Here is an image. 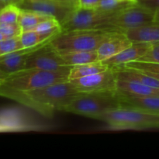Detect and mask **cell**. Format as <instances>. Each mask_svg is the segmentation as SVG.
<instances>
[{
  "instance_id": "6da1fadb",
  "label": "cell",
  "mask_w": 159,
  "mask_h": 159,
  "mask_svg": "<svg viewBox=\"0 0 159 159\" xmlns=\"http://www.w3.org/2000/svg\"><path fill=\"white\" fill-rule=\"evenodd\" d=\"M79 94L70 81H67L23 93H5L2 96L13 99L43 116L52 117L54 112L61 110Z\"/></svg>"
},
{
  "instance_id": "7a4b0ae2",
  "label": "cell",
  "mask_w": 159,
  "mask_h": 159,
  "mask_svg": "<svg viewBox=\"0 0 159 159\" xmlns=\"http://www.w3.org/2000/svg\"><path fill=\"white\" fill-rule=\"evenodd\" d=\"M71 67L58 71L23 69L8 75L0 83V96L8 93H23L57 82L69 81Z\"/></svg>"
},
{
  "instance_id": "3957f363",
  "label": "cell",
  "mask_w": 159,
  "mask_h": 159,
  "mask_svg": "<svg viewBox=\"0 0 159 159\" xmlns=\"http://www.w3.org/2000/svg\"><path fill=\"white\" fill-rule=\"evenodd\" d=\"M117 30H75L61 32L51 40V47L60 54L80 51H96L107 39Z\"/></svg>"
},
{
  "instance_id": "277c9868",
  "label": "cell",
  "mask_w": 159,
  "mask_h": 159,
  "mask_svg": "<svg viewBox=\"0 0 159 159\" xmlns=\"http://www.w3.org/2000/svg\"><path fill=\"white\" fill-rule=\"evenodd\" d=\"M115 130H143L159 128V114L136 109L119 107L103 113L96 118Z\"/></svg>"
},
{
  "instance_id": "5b68a950",
  "label": "cell",
  "mask_w": 159,
  "mask_h": 159,
  "mask_svg": "<svg viewBox=\"0 0 159 159\" xmlns=\"http://www.w3.org/2000/svg\"><path fill=\"white\" fill-rule=\"evenodd\" d=\"M119 107L120 103L116 93H80L65 105L61 111L96 119L103 113Z\"/></svg>"
},
{
  "instance_id": "8992f818",
  "label": "cell",
  "mask_w": 159,
  "mask_h": 159,
  "mask_svg": "<svg viewBox=\"0 0 159 159\" xmlns=\"http://www.w3.org/2000/svg\"><path fill=\"white\" fill-rule=\"evenodd\" d=\"M114 14L97 9L77 8L61 23V32L75 30H111L109 27V22Z\"/></svg>"
},
{
  "instance_id": "52a82bcc",
  "label": "cell",
  "mask_w": 159,
  "mask_h": 159,
  "mask_svg": "<svg viewBox=\"0 0 159 159\" xmlns=\"http://www.w3.org/2000/svg\"><path fill=\"white\" fill-rule=\"evenodd\" d=\"M155 11L138 4L129 6L116 12L109 22V27L124 33L154 22Z\"/></svg>"
},
{
  "instance_id": "ba28073f",
  "label": "cell",
  "mask_w": 159,
  "mask_h": 159,
  "mask_svg": "<svg viewBox=\"0 0 159 159\" xmlns=\"http://www.w3.org/2000/svg\"><path fill=\"white\" fill-rule=\"evenodd\" d=\"M69 81L79 93H114L116 91L117 78L112 68L102 72Z\"/></svg>"
},
{
  "instance_id": "9c48e42d",
  "label": "cell",
  "mask_w": 159,
  "mask_h": 159,
  "mask_svg": "<svg viewBox=\"0 0 159 159\" xmlns=\"http://www.w3.org/2000/svg\"><path fill=\"white\" fill-rule=\"evenodd\" d=\"M51 42V41H50ZM48 43L33 51L26 61L25 69H40L45 71H58L70 66L66 65L61 56Z\"/></svg>"
},
{
  "instance_id": "30bf717a",
  "label": "cell",
  "mask_w": 159,
  "mask_h": 159,
  "mask_svg": "<svg viewBox=\"0 0 159 159\" xmlns=\"http://www.w3.org/2000/svg\"><path fill=\"white\" fill-rule=\"evenodd\" d=\"M19 7L52 16L60 23L75 9L58 0H23Z\"/></svg>"
},
{
  "instance_id": "8fae6325",
  "label": "cell",
  "mask_w": 159,
  "mask_h": 159,
  "mask_svg": "<svg viewBox=\"0 0 159 159\" xmlns=\"http://www.w3.org/2000/svg\"><path fill=\"white\" fill-rule=\"evenodd\" d=\"M121 107L136 109L146 113L159 114V96H139L116 91Z\"/></svg>"
},
{
  "instance_id": "7c38bea8",
  "label": "cell",
  "mask_w": 159,
  "mask_h": 159,
  "mask_svg": "<svg viewBox=\"0 0 159 159\" xmlns=\"http://www.w3.org/2000/svg\"><path fill=\"white\" fill-rule=\"evenodd\" d=\"M151 46L152 43H133L116 55L102 61V63L107 65L109 68H113L138 61L148 52Z\"/></svg>"
},
{
  "instance_id": "4fadbf2b",
  "label": "cell",
  "mask_w": 159,
  "mask_h": 159,
  "mask_svg": "<svg viewBox=\"0 0 159 159\" xmlns=\"http://www.w3.org/2000/svg\"><path fill=\"white\" fill-rule=\"evenodd\" d=\"M49 42L42 43L38 46L33 47V48H23V49L2 56L0 57V70L6 74H12V73L25 69V64H26L28 56L33 51L41 48L42 46Z\"/></svg>"
},
{
  "instance_id": "5bb4252c",
  "label": "cell",
  "mask_w": 159,
  "mask_h": 159,
  "mask_svg": "<svg viewBox=\"0 0 159 159\" xmlns=\"http://www.w3.org/2000/svg\"><path fill=\"white\" fill-rule=\"evenodd\" d=\"M133 43L123 32H116L105 40L97 51L99 61L110 58Z\"/></svg>"
},
{
  "instance_id": "9a60e30c",
  "label": "cell",
  "mask_w": 159,
  "mask_h": 159,
  "mask_svg": "<svg viewBox=\"0 0 159 159\" xmlns=\"http://www.w3.org/2000/svg\"><path fill=\"white\" fill-rule=\"evenodd\" d=\"M124 34L133 43L159 42V23L152 22L140 27L128 30Z\"/></svg>"
},
{
  "instance_id": "2e32d148",
  "label": "cell",
  "mask_w": 159,
  "mask_h": 159,
  "mask_svg": "<svg viewBox=\"0 0 159 159\" xmlns=\"http://www.w3.org/2000/svg\"><path fill=\"white\" fill-rule=\"evenodd\" d=\"M112 68L116 72V78L118 79L139 82V83L159 89V80L139 70L127 68L124 65L113 67Z\"/></svg>"
},
{
  "instance_id": "e0dca14e",
  "label": "cell",
  "mask_w": 159,
  "mask_h": 159,
  "mask_svg": "<svg viewBox=\"0 0 159 159\" xmlns=\"http://www.w3.org/2000/svg\"><path fill=\"white\" fill-rule=\"evenodd\" d=\"M116 92L139 96H159L158 89L139 82L118 79L116 81Z\"/></svg>"
},
{
  "instance_id": "ac0fdd59",
  "label": "cell",
  "mask_w": 159,
  "mask_h": 159,
  "mask_svg": "<svg viewBox=\"0 0 159 159\" xmlns=\"http://www.w3.org/2000/svg\"><path fill=\"white\" fill-rule=\"evenodd\" d=\"M61 32V30L25 31V32H22L20 35V40H21L23 48H33V47L38 46L42 43L51 41L55 36L60 34Z\"/></svg>"
},
{
  "instance_id": "d6986e66",
  "label": "cell",
  "mask_w": 159,
  "mask_h": 159,
  "mask_svg": "<svg viewBox=\"0 0 159 159\" xmlns=\"http://www.w3.org/2000/svg\"><path fill=\"white\" fill-rule=\"evenodd\" d=\"M51 18L54 17L35 11L20 9L18 23L21 27L22 32H25V31L34 30L40 23Z\"/></svg>"
},
{
  "instance_id": "ffe728a7",
  "label": "cell",
  "mask_w": 159,
  "mask_h": 159,
  "mask_svg": "<svg viewBox=\"0 0 159 159\" xmlns=\"http://www.w3.org/2000/svg\"><path fill=\"white\" fill-rule=\"evenodd\" d=\"M66 65L70 67L99 61L97 51H80L61 54Z\"/></svg>"
},
{
  "instance_id": "44dd1931",
  "label": "cell",
  "mask_w": 159,
  "mask_h": 159,
  "mask_svg": "<svg viewBox=\"0 0 159 159\" xmlns=\"http://www.w3.org/2000/svg\"><path fill=\"white\" fill-rule=\"evenodd\" d=\"M109 68H110L107 65L102 63V61L93 62V63L73 66L71 67V69H70L68 79L71 80V79L86 77V76H89L92 75L105 71Z\"/></svg>"
},
{
  "instance_id": "7402d4cb",
  "label": "cell",
  "mask_w": 159,
  "mask_h": 159,
  "mask_svg": "<svg viewBox=\"0 0 159 159\" xmlns=\"http://www.w3.org/2000/svg\"><path fill=\"white\" fill-rule=\"evenodd\" d=\"M123 65L127 67V68L139 70V71L159 80V63L143 61H134L129 62V63Z\"/></svg>"
},
{
  "instance_id": "603a6c76",
  "label": "cell",
  "mask_w": 159,
  "mask_h": 159,
  "mask_svg": "<svg viewBox=\"0 0 159 159\" xmlns=\"http://www.w3.org/2000/svg\"><path fill=\"white\" fill-rule=\"evenodd\" d=\"M137 2L128 0H100L99 6L96 9L109 13H116L121 9Z\"/></svg>"
},
{
  "instance_id": "cb8c5ba5",
  "label": "cell",
  "mask_w": 159,
  "mask_h": 159,
  "mask_svg": "<svg viewBox=\"0 0 159 159\" xmlns=\"http://www.w3.org/2000/svg\"><path fill=\"white\" fill-rule=\"evenodd\" d=\"M20 8L16 5H6L0 10V23H18Z\"/></svg>"
},
{
  "instance_id": "d4e9b609",
  "label": "cell",
  "mask_w": 159,
  "mask_h": 159,
  "mask_svg": "<svg viewBox=\"0 0 159 159\" xmlns=\"http://www.w3.org/2000/svg\"><path fill=\"white\" fill-rule=\"evenodd\" d=\"M23 48L20 36L2 40L0 41V57Z\"/></svg>"
},
{
  "instance_id": "484cf974",
  "label": "cell",
  "mask_w": 159,
  "mask_h": 159,
  "mask_svg": "<svg viewBox=\"0 0 159 159\" xmlns=\"http://www.w3.org/2000/svg\"><path fill=\"white\" fill-rule=\"evenodd\" d=\"M0 31L9 38L19 37L22 34L21 27L18 23H0Z\"/></svg>"
},
{
  "instance_id": "4316f807",
  "label": "cell",
  "mask_w": 159,
  "mask_h": 159,
  "mask_svg": "<svg viewBox=\"0 0 159 159\" xmlns=\"http://www.w3.org/2000/svg\"><path fill=\"white\" fill-rule=\"evenodd\" d=\"M138 61L159 63V42L152 43L148 52Z\"/></svg>"
},
{
  "instance_id": "83f0119b",
  "label": "cell",
  "mask_w": 159,
  "mask_h": 159,
  "mask_svg": "<svg viewBox=\"0 0 159 159\" xmlns=\"http://www.w3.org/2000/svg\"><path fill=\"white\" fill-rule=\"evenodd\" d=\"M100 0H79V8L82 9H96Z\"/></svg>"
},
{
  "instance_id": "f1b7e54d",
  "label": "cell",
  "mask_w": 159,
  "mask_h": 159,
  "mask_svg": "<svg viewBox=\"0 0 159 159\" xmlns=\"http://www.w3.org/2000/svg\"><path fill=\"white\" fill-rule=\"evenodd\" d=\"M137 2L153 11L159 9V0H138Z\"/></svg>"
},
{
  "instance_id": "f546056e",
  "label": "cell",
  "mask_w": 159,
  "mask_h": 159,
  "mask_svg": "<svg viewBox=\"0 0 159 159\" xmlns=\"http://www.w3.org/2000/svg\"><path fill=\"white\" fill-rule=\"evenodd\" d=\"M58 1L74 9H77L79 6V0H58Z\"/></svg>"
},
{
  "instance_id": "4dcf8cb0",
  "label": "cell",
  "mask_w": 159,
  "mask_h": 159,
  "mask_svg": "<svg viewBox=\"0 0 159 159\" xmlns=\"http://www.w3.org/2000/svg\"><path fill=\"white\" fill-rule=\"evenodd\" d=\"M23 0H0V2L6 5H16V6H19Z\"/></svg>"
},
{
  "instance_id": "1f68e13d",
  "label": "cell",
  "mask_w": 159,
  "mask_h": 159,
  "mask_svg": "<svg viewBox=\"0 0 159 159\" xmlns=\"http://www.w3.org/2000/svg\"><path fill=\"white\" fill-rule=\"evenodd\" d=\"M8 75L9 74H6V73L3 72L2 71H1V70H0V83H1V82H2V81L4 80L6 77H7Z\"/></svg>"
},
{
  "instance_id": "d6a6232c",
  "label": "cell",
  "mask_w": 159,
  "mask_h": 159,
  "mask_svg": "<svg viewBox=\"0 0 159 159\" xmlns=\"http://www.w3.org/2000/svg\"><path fill=\"white\" fill-rule=\"evenodd\" d=\"M154 22H158L159 23V9L155 11V17H154Z\"/></svg>"
},
{
  "instance_id": "836d02e7",
  "label": "cell",
  "mask_w": 159,
  "mask_h": 159,
  "mask_svg": "<svg viewBox=\"0 0 159 159\" xmlns=\"http://www.w3.org/2000/svg\"><path fill=\"white\" fill-rule=\"evenodd\" d=\"M7 39H9V38L8 37H6L5 34H3L0 31V41H2V40H7Z\"/></svg>"
},
{
  "instance_id": "e575fe53",
  "label": "cell",
  "mask_w": 159,
  "mask_h": 159,
  "mask_svg": "<svg viewBox=\"0 0 159 159\" xmlns=\"http://www.w3.org/2000/svg\"><path fill=\"white\" fill-rule=\"evenodd\" d=\"M5 6H6V4H4V3H2V2H0V10H1V9H2V8L4 7Z\"/></svg>"
},
{
  "instance_id": "d590c367",
  "label": "cell",
  "mask_w": 159,
  "mask_h": 159,
  "mask_svg": "<svg viewBox=\"0 0 159 159\" xmlns=\"http://www.w3.org/2000/svg\"><path fill=\"white\" fill-rule=\"evenodd\" d=\"M128 1L133 2H137V1H138V0H128Z\"/></svg>"
}]
</instances>
